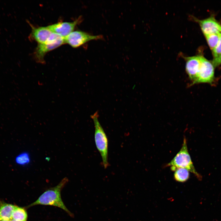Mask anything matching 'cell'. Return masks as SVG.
Instances as JSON below:
<instances>
[{
  "instance_id": "obj_14",
  "label": "cell",
  "mask_w": 221,
  "mask_h": 221,
  "mask_svg": "<svg viewBox=\"0 0 221 221\" xmlns=\"http://www.w3.org/2000/svg\"><path fill=\"white\" fill-rule=\"evenodd\" d=\"M220 33L212 34L205 36L209 48L212 51L217 45L220 38Z\"/></svg>"
},
{
  "instance_id": "obj_18",
  "label": "cell",
  "mask_w": 221,
  "mask_h": 221,
  "mask_svg": "<svg viewBox=\"0 0 221 221\" xmlns=\"http://www.w3.org/2000/svg\"><path fill=\"white\" fill-rule=\"evenodd\" d=\"M11 221H20L16 220L13 219H12L11 220Z\"/></svg>"
},
{
  "instance_id": "obj_6",
  "label": "cell",
  "mask_w": 221,
  "mask_h": 221,
  "mask_svg": "<svg viewBox=\"0 0 221 221\" xmlns=\"http://www.w3.org/2000/svg\"><path fill=\"white\" fill-rule=\"evenodd\" d=\"M214 67L212 62L201 56V64L199 73L196 80L190 86L197 83H212L215 78Z\"/></svg>"
},
{
  "instance_id": "obj_5",
  "label": "cell",
  "mask_w": 221,
  "mask_h": 221,
  "mask_svg": "<svg viewBox=\"0 0 221 221\" xmlns=\"http://www.w3.org/2000/svg\"><path fill=\"white\" fill-rule=\"evenodd\" d=\"M103 39L101 35H93L81 31H73L64 38V43L76 48L91 40Z\"/></svg>"
},
{
  "instance_id": "obj_12",
  "label": "cell",
  "mask_w": 221,
  "mask_h": 221,
  "mask_svg": "<svg viewBox=\"0 0 221 221\" xmlns=\"http://www.w3.org/2000/svg\"><path fill=\"white\" fill-rule=\"evenodd\" d=\"M173 171L174 172V179L177 181L184 182L189 178V171L186 169L177 168H176Z\"/></svg>"
},
{
  "instance_id": "obj_4",
  "label": "cell",
  "mask_w": 221,
  "mask_h": 221,
  "mask_svg": "<svg viewBox=\"0 0 221 221\" xmlns=\"http://www.w3.org/2000/svg\"><path fill=\"white\" fill-rule=\"evenodd\" d=\"M65 44L64 38L52 33L48 39L45 42L38 44L34 52L36 61L38 63H45L44 57L48 52L54 49Z\"/></svg>"
},
{
  "instance_id": "obj_1",
  "label": "cell",
  "mask_w": 221,
  "mask_h": 221,
  "mask_svg": "<svg viewBox=\"0 0 221 221\" xmlns=\"http://www.w3.org/2000/svg\"><path fill=\"white\" fill-rule=\"evenodd\" d=\"M68 181L67 177L64 178L57 185L47 190L36 200L28 206L27 207L38 205L52 206L62 209L70 216L73 217V214L65 205L61 196V191Z\"/></svg>"
},
{
  "instance_id": "obj_8",
  "label": "cell",
  "mask_w": 221,
  "mask_h": 221,
  "mask_svg": "<svg viewBox=\"0 0 221 221\" xmlns=\"http://www.w3.org/2000/svg\"><path fill=\"white\" fill-rule=\"evenodd\" d=\"M185 62V70L192 81L190 86L196 80L199 72L201 64V56L184 57Z\"/></svg>"
},
{
  "instance_id": "obj_19",
  "label": "cell",
  "mask_w": 221,
  "mask_h": 221,
  "mask_svg": "<svg viewBox=\"0 0 221 221\" xmlns=\"http://www.w3.org/2000/svg\"><path fill=\"white\" fill-rule=\"evenodd\" d=\"M11 220H1L0 221H11Z\"/></svg>"
},
{
  "instance_id": "obj_11",
  "label": "cell",
  "mask_w": 221,
  "mask_h": 221,
  "mask_svg": "<svg viewBox=\"0 0 221 221\" xmlns=\"http://www.w3.org/2000/svg\"><path fill=\"white\" fill-rule=\"evenodd\" d=\"M16 206L3 202L0 203V221L12 219L13 211Z\"/></svg>"
},
{
  "instance_id": "obj_3",
  "label": "cell",
  "mask_w": 221,
  "mask_h": 221,
  "mask_svg": "<svg viewBox=\"0 0 221 221\" xmlns=\"http://www.w3.org/2000/svg\"><path fill=\"white\" fill-rule=\"evenodd\" d=\"M97 111L91 115L95 126L94 138L96 147L101 156L104 168L108 166V141L106 134L98 120Z\"/></svg>"
},
{
  "instance_id": "obj_7",
  "label": "cell",
  "mask_w": 221,
  "mask_h": 221,
  "mask_svg": "<svg viewBox=\"0 0 221 221\" xmlns=\"http://www.w3.org/2000/svg\"><path fill=\"white\" fill-rule=\"evenodd\" d=\"M82 20L81 16L72 22H61L49 25L48 28L55 33L64 38L73 31L76 25Z\"/></svg>"
},
{
  "instance_id": "obj_17",
  "label": "cell",
  "mask_w": 221,
  "mask_h": 221,
  "mask_svg": "<svg viewBox=\"0 0 221 221\" xmlns=\"http://www.w3.org/2000/svg\"><path fill=\"white\" fill-rule=\"evenodd\" d=\"M212 63L215 67L220 65L221 64V56L216 59L213 60Z\"/></svg>"
},
{
  "instance_id": "obj_9",
  "label": "cell",
  "mask_w": 221,
  "mask_h": 221,
  "mask_svg": "<svg viewBox=\"0 0 221 221\" xmlns=\"http://www.w3.org/2000/svg\"><path fill=\"white\" fill-rule=\"evenodd\" d=\"M199 23L204 35L215 33L221 34V25L212 16L206 19H196Z\"/></svg>"
},
{
  "instance_id": "obj_13",
  "label": "cell",
  "mask_w": 221,
  "mask_h": 221,
  "mask_svg": "<svg viewBox=\"0 0 221 221\" xmlns=\"http://www.w3.org/2000/svg\"><path fill=\"white\" fill-rule=\"evenodd\" d=\"M27 218V213L25 209L16 206L12 213V219L26 221Z\"/></svg>"
},
{
  "instance_id": "obj_16",
  "label": "cell",
  "mask_w": 221,
  "mask_h": 221,
  "mask_svg": "<svg viewBox=\"0 0 221 221\" xmlns=\"http://www.w3.org/2000/svg\"><path fill=\"white\" fill-rule=\"evenodd\" d=\"M212 52L213 57V60L216 59L221 56V34L217 45Z\"/></svg>"
},
{
  "instance_id": "obj_2",
  "label": "cell",
  "mask_w": 221,
  "mask_h": 221,
  "mask_svg": "<svg viewBox=\"0 0 221 221\" xmlns=\"http://www.w3.org/2000/svg\"><path fill=\"white\" fill-rule=\"evenodd\" d=\"M170 167L172 171L176 168H184L194 174L197 178L199 179L201 178L200 175L196 171L188 151L187 140L185 136L184 137L180 149L172 160L166 165L165 167Z\"/></svg>"
},
{
  "instance_id": "obj_10",
  "label": "cell",
  "mask_w": 221,
  "mask_h": 221,
  "mask_svg": "<svg viewBox=\"0 0 221 221\" xmlns=\"http://www.w3.org/2000/svg\"><path fill=\"white\" fill-rule=\"evenodd\" d=\"M30 25L32 29L30 36L38 44L46 41L52 33L47 26L37 27L33 26L31 24Z\"/></svg>"
},
{
  "instance_id": "obj_15",
  "label": "cell",
  "mask_w": 221,
  "mask_h": 221,
  "mask_svg": "<svg viewBox=\"0 0 221 221\" xmlns=\"http://www.w3.org/2000/svg\"><path fill=\"white\" fill-rule=\"evenodd\" d=\"M30 157L29 153L24 152L17 155L15 158V162L19 165H25L29 163L30 162Z\"/></svg>"
}]
</instances>
